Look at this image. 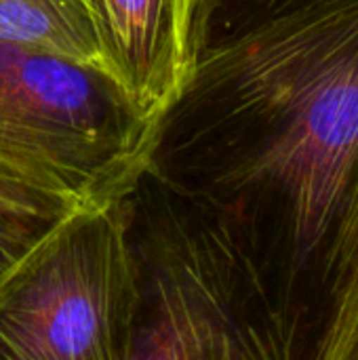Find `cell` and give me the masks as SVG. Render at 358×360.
Returning <instances> with one entry per match:
<instances>
[{
  "instance_id": "1",
  "label": "cell",
  "mask_w": 358,
  "mask_h": 360,
  "mask_svg": "<svg viewBox=\"0 0 358 360\" xmlns=\"http://www.w3.org/2000/svg\"><path fill=\"white\" fill-rule=\"evenodd\" d=\"M148 169L205 215L270 359H340L358 321V0L211 42Z\"/></svg>"
},
{
  "instance_id": "2",
  "label": "cell",
  "mask_w": 358,
  "mask_h": 360,
  "mask_svg": "<svg viewBox=\"0 0 358 360\" xmlns=\"http://www.w3.org/2000/svg\"><path fill=\"white\" fill-rule=\"evenodd\" d=\"M158 122L103 70L0 44V169L84 207L148 169Z\"/></svg>"
},
{
  "instance_id": "3",
  "label": "cell",
  "mask_w": 358,
  "mask_h": 360,
  "mask_svg": "<svg viewBox=\"0 0 358 360\" xmlns=\"http://www.w3.org/2000/svg\"><path fill=\"white\" fill-rule=\"evenodd\" d=\"M118 202L137 285L124 360H270L198 207L150 169Z\"/></svg>"
},
{
  "instance_id": "4",
  "label": "cell",
  "mask_w": 358,
  "mask_h": 360,
  "mask_svg": "<svg viewBox=\"0 0 358 360\" xmlns=\"http://www.w3.org/2000/svg\"><path fill=\"white\" fill-rule=\"evenodd\" d=\"M135 304L118 198L82 207L0 285V360H124Z\"/></svg>"
},
{
  "instance_id": "5",
  "label": "cell",
  "mask_w": 358,
  "mask_h": 360,
  "mask_svg": "<svg viewBox=\"0 0 358 360\" xmlns=\"http://www.w3.org/2000/svg\"><path fill=\"white\" fill-rule=\"evenodd\" d=\"M108 74L158 122L192 80L209 42L213 0H87Z\"/></svg>"
},
{
  "instance_id": "6",
  "label": "cell",
  "mask_w": 358,
  "mask_h": 360,
  "mask_svg": "<svg viewBox=\"0 0 358 360\" xmlns=\"http://www.w3.org/2000/svg\"><path fill=\"white\" fill-rule=\"evenodd\" d=\"M0 44L108 72L87 0H0Z\"/></svg>"
},
{
  "instance_id": "7",
  "label": "cell",
  "mask_w": 358,
  "mask_h": 360,
  "mask_svg": "<svg viewBox=\"0 0 358 360\" xmlns=\"http://www.w3.org/2000/svg\"><path fill=\"white\" fill-rule=\"evenodd\" d=\"M78 200L0 169V285L72 213Z\"/></svg>"
},
{
  "instance_id": "8",
  "label": "cell",
  "mask_w": 358,
  "mask_h": 360,
  "mask_svg": "<svg viewBox=\"0 0 358 360\" xmlns=\"http://www.w3.org/2000/svg\"><path fill=\"white\" fill-rule=\"evenodd\" d=\"M306 0H213L211 42L238 34Z\"/></svg>"
},
{
  "instance_id": "9",
  "label": "cell",
  "mask_w": 358,
  "mask_h": 360,
  "mask_svg": "<svg viewBox=\"0 0 358 360\" xmlns=\"http://www.w3.org/2000/svg\"><path fill=\"white\" fill-rule=\"evenodd\" d=\"M338 360H358V321L354 329H352V333H350V338H348V344H346L344 352L340 354Z\"/></svg>"
}]
</instances>
